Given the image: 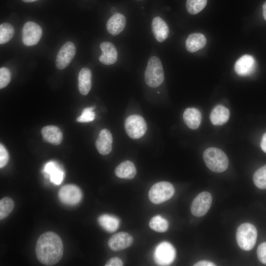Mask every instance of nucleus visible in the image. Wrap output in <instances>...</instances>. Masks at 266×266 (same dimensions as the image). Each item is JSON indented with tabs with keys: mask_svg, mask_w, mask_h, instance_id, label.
I'll use <instances>...</instances> for the list:
<instances>
[{
	"mask_svg": "<svg viewBox=\"0 0 266 266\" xmlns=\"http://www.w3.org/2000/svg\"><path fill=\"white\" fill-rule=\"evenodd\" d=\"M125 131L130 137L136 139L143 136L147 129L143 118L139 115H132L125 121Z\"/></svg>",
	"mask_w": 266,
	"mask_h": 266,
	"instance_id": "obj_6",
	"label": "nucleus"
},
{
	"mask_svg": "<svg viewBox=\"0 0 266 266\" xmlns=\"http://www.w3.org/2000/svg\"><path fill=\"white\" fill-rule=\"evenodd\" d=\"M144 79L147 85L151 88H156L163 82L164 69L158 57L153 56L149 59L145 71Z\"/></svg>",
	"mask_w": 266,
	"mask_h": 266,
	"instance_id": "obj_3",
	"label": "nucleus"
},
{
	"mask_svg": "<svg viewBox=\"0 0 266 266\" xmlns=\"http://www.w3.org/2000/svg\"><path fill=\"white\" fill-rule=\"evenodd\" d=\"M152 32L157 40L164 41L168 37L169 29L166 22L160 17H155L152 23Z\"/></svg>",
	"mask_w": 266,
	"mask_h": 266,
	"instance_id": "obj_18",
	"label": "nucleus"
},
{
	"mask_svg": "<svg viewBox=\"0 0 266 266\" xmlns=\"http://www.w3.org/2000/svg\"><path fill=\"white\" fill-rule=\"evenodd\" d=\"M149 225L152 230L159 233L166 232L168 228L167 221L160 215H156L152 217Z\"/></svg>",
	"mask_w": 266,
	"mask_h": 266,
	"instance_id": "obj_26",
	"label": "nucleus"
},
{
	"mask_svg": "<svg viewBox=\"0 0 266 266\" xmlns=\"http://www.w3.org/2000/svg\"><path fill=\"white\" fill-rule=\"evenodd\" d=\"M126 24L125 16L121 13L113 14L107 21L106 29L113 35L119 34L124 29Z\"/></svg>",
	"mask_w": 266,
	"mask_h": 266,
	"instance_id": "obj_16",
	"label": "nucleus"
},
{
	"mask_svg": "<svg viewBox=\"0 0 266 266\" xmlns=\"http://www.w3.org/2000/svg\"><path fill=\"white\" fill-rule=\"evenodd\" d=\"M113 138L110 132L104 129L100 131L99 137L96 141V147L101 155L108 154L112 150Z\"/></svg>",
	"mask_w": 266,
	"mask_h": 266,
	"instance_id": "obj_14",
	"label": "nucleus"
},
{
	"mask_svg": "<svg viewBox=\"0 0 266 266\" xmlns=\"http://www.w3.org/2000/svg\"><path fill=\"white\" fill-rule=\"evenodd\" d=\"M174 192L172 184L167 181H161L151 187L148 197L153 203L158 204L169 200L173 196Z\"/></svg>",
	"mask_w": 266,
	"mask_h": 266,
	"instance_id": "obj_5",
	"label": "nucleus"
},
{
	"mask_svg": "<svg viewBox=\"0 0 266 266\" xmlns=\"http://www.w3.org/2000/svg\"><path fill=\"white\" fill-rule=\"evenodd\" d=\"M76 53V47L71 41H67L59 50L56 58V66L59 69H64L69 65Z\"/></svg>",
	"mask_w": 266,
	"mask_h": 266,
	"instance_id": "obj_11",
	"label": "nucleus"
},
{
	"mask_svg": "<svg viewBox=\"0 0 266 266\" xmlns=\"http://www.w3.org/2000/svg\"><path fill=\"white\" fill-rule=\"evenodd\" d=\"M64 251L60 237L52 232H47L38 238L35 253L37 259L42 264L52 266L61 259Z\"/></svg>",
	"mask_w": 266,
	"mask_h": 266,
	"instance_id": "obj_1",
	"label": "nucleus"
},
{
	"mask_svg": "<svg viewBox=\"0 0 266 266\" xmlns=\"http://www.w3.org/2000/svg\"><path fill=\"white\" fill-rule=\"evenodd\" d=\"M44 172L49 176L50 181L55 185H60L65 176L64 171L59 165L52 161L45 165Z\"/></svg>",
	"mask_w": 266,
	"mask_h": 266,
	"instance_id": "obj_19",
	"label": "nucleus"
},
{
	"mask_svg": "<svg viewBox=\"0 0 266 266\" xmlns=\"http://www.w3.org/2000/svg\"><path fill=\"white\" fill-rule=\"evenodd\" d=\"M59 198L64 204L74 205L81 200L82 194L80 189L74 184H67L63 186L58 194Z\"/></svg>",
	"mask_w": 266,
	"mask_h": 266,
	"instance_id": "obj_10",
	"label": "nucleus"
},
{
	"mask_svg": "<svg viewBox=\"0 0 266 266\" xmlns=\"http://www.w3.org/2000/svg\"><path fill=\"white\" fill-rule=\"evenodd\" d=\"M203 158L207 167L214 172H222L228 167V158L226 154L219 148L210 147L206 149L204 151Z\"/></svg>",
	"mask_w": 266,
	"mask_h": 266,
	"instance_id": "obj_2",
	"label": "nucleus"
},
{
	"mask_svg": "<svg viewBox=\"0 0 266 266\" xmlns=\"http://www.w3.org/2000/svg\"><path fill=\"white\" fill-rule=\"evenodd\" d=\"M14 206L13 200L8 197H5L0 200V219L7 217L13 210Z\"/></svg>",
	"mask_w": 266,
	"mask_h": 266,
	"instance_id": "obj_28",
	"label": "nucleus"
},
{
	"mask_svg": "<svg viewBox=\"0 0 266 266\" xmlns=\"http://www.w3.org/2000/svg\"><path fill=\"white\" fill-rule=\"evenodd\" d=\"M98 221L104 230L109 233L115 232L120 225V220L110 214H104L100 216Z\"/></svg>",
	"mask_w": 266,
	"mask_h": 266,
	"instance_id": "obj_25",
	"label": "nucleus"
},
{
	"mask_svg": "<svg viewBox=\"0 0 266 266\" xmlns=\"http://www.w3.org/2000/svg\"><path fill=\"white\" fill-rule=\"evenodd\" d=\"M115 174L119 178L131 179L136 174L134 164L130 161H125L120 164L115 169Z\"/></svg>",
	"mask_w": 266,
	"mask_h": 266,
	"instance_id": "obj_24",
	"label": "nucleus"
},
{
	"mask_svg": "<svg viewBox=\"0 0 266 266\" xmlns=\"http://www.w3.org/2000/svg\"><path fill=\"white\" fill-rule=\"evenodd\" d=\"M117 8H116V7H112L111 8V9H110V12H111V13H112V14H114L117 13Z\"/></svg>",
	"mask_w": 266,
	"mask_h": 266,
	"instance_id": "obj_39",
	"label": "nucleus"
},
{
	"mask_svg": "<svg viewBox=\"0 0 266 266\" xmlns=\"http://www.w3.org/2000/svg\"></svg>",
	"mask_w": 266,
	"mask_h": 266,
	"instance_id": "obj_41",
	"label": "nucleus"
},
{
	"mask_svg": "<svg viewBox=\"0 0 266 266\" xmlns=\"http://www.w3.org/2000/svg\"><path fill=\"white\" fill-rule=\"evenodd\" d=\"M257 254L259 260L262 263L266 265V241L259 245Z\"/></svg>",
	"mask_w": 266,
	"mask_h": 266,
	"instance_id": "obj_34",
	"label": "nucleus"
},
{
	"mask_svg": "<svg viewBox=\"0 0 266 266\" xmlns=\"http://www.w3.org/2000/svg\"><path fill=\"white\" fill-rule=\"evenodd\" d=\"M42 34V31L40 26L33 22H27L22 29V42L27 46L34 45L40 40Z\"/></svg>",
	"mask_w": 266,
	"mask_h": 266,
	"instance_id": "obj_8",
	"label": "nucleus"
},
{
	"mask_svg": "<svg viewBox=\"0 0 266 266\" xmlns=\"http://www.w3.org/2000/svg\"><path fill=\"white\" fill-rule=\"evenodd\" d=\"M133 242L132 236L127 232H119L108 240V245L113 251H120L130 247Z\"/></svg>",
	"mask_w": 266,
	"mask_h": 266,
	"instance_id": "obj_12",
	"label": "nucleus"
},
{
	"mask_svg": "<svg viewBox=\"0 0 266 266\" xmlns=\"http://www.w3.org/2000/svg\"><path fill=\"white\" fill-rule=\"evenodd\" d=\"M11 72L10 70L5 67L0 68V89L5 87L10 82Z\"/></svg>",
	"mask_w": 266,
	"mask_h": 266,
	"instance_id": "obj_32",
	"label": "nucleus"
},
{
	"mask_svg": "<svg viewBox=\"0 0 266 266\" xmlns=\"http://www.w3.org/2000/svg\"><path fill=\"white\" fill-rule=\"evenodd\" d=\"M101 55L99 61L103 64L109 65L114 64L117 60V51L111 42L104 41L100 44Z\"/></svg>",
	"mask_w": 266,
	"mask_h": 266,
	"instance_id": "obj_15",
	"label": "nucleus"
},
{
	"mask_svg": "<svg viewBox=\"0 0 266 266\" xmlns=\"http://www.w3.org/2000/svg\"><path fill=\"white\" fill-rule=\"evenodd\" d=\"M22 0L25 2H32L35 1L37 0Z\"/></svg>",
	"mask_w": 266,
	"mask_h": 266,
	"instance_id": "obj_40",
	"label": "nucleus"
},
{
	"mask_svg": "<svg viewBox=\"0 0 266 266\" xmlns=\"http://www.w3.org/2000/svg\"><path fill=\"white\" fill-rule=\"evenodd\" d=\"M9 157L8 153L5 147L0 143V167L2 168L5 166L9 161Z\"/></svg>",
	"mask_w": 266,
	"mask_h": 266,
	"instance_id": "obj_33",
	"label": "nucleus"
},
{
	"mask_svg": "<svg viewBox=\"0 0 266 266\" xmlns=\"http://www.w3.org/2000/svg\"><path fill=\"white\" fill-rule=\"evenodd\" d=\"M78 89L83 95L88 94L92 87V72L88 67L82 68L78 75Z\"/></svg>",
	"mask_w": 266,
	"mask_h": 266,
	"instance_id": "obj_22",
	"label": "nucleus"
},
{
	"mask_svg": "<svg viewBox=\"0 0 266 266\" xmlns=\"http://www.w3.org/2000/svg\"><path fill=\"white\" fill-rule=\"evenodd\" d=\"M257 237L256 227L252 224L245 223L237 228L236 238L239 247L243 250L249 251L254 247Z\"/></svg>",
	"mask_w": 266,
	"mask_h": 266,
	"instance_id": "obj_4",
	"label": "nucleus"
},
{
	"mask_svg": "<svg viewBox=\"0 0 266 266\" xmlns=\"http://www.w3.org/2000/svg\"><path fill=\"white\" fill-rule=\"evenodd\" d=\"M194 266H216L213 263L207 261H200L196 263Z\"/></svg>",
	"mask_w": 266,
	"mask_h": 266,
	"instance_id": "obj_36",
	"label": "nucleus"
},
{
	"mask_svg": "<svg viewBox=\"0 0 266 266\" xmlns=\"http://www.w3.org/2000/svg\"><path fill=\"white\" fill-rule=\"evenodd\" d=\"M206 43L205 36L201 33L190 34L186 40L187 50L191 53L195 52L203 48Z\"/></svg>",
	"mask_w": 266,
	"mask_h": 266,
	"instance_id": "obj_20",
	"label": "nucleus"
},
{
	"mask_svg": "<svg viewBox=\"0 0 266 266\" xmlns=\"http://www.w3.org/2000/svg\"><path fill=\"white\" fill-rule=\"evenodd\" d=\"M229 116V109L222 105H218L211 111L210 120L214 125H222L228 121Z\"/></svg>",
	"mask_w": 266,
	"mask_h": 266,
	"instance_id": "obj_21",
	"label": "nucleus"
},
{
	"mask_svg": "<svg viewBox=\"0 0 266 266\" xmlns=\"http://www.w3.org/2000/svg\"><path fill=\"white\" fill-rule=\"evenodd\" d=\"M183 120L187 126L191 129H197L201 121V114L196 108H188L184 112Z\"/></svg>",
	"mask_w": 266,
	"mask_h": 266,
	"instance_id": "obj_23",
	"label": "nucleus"
},
{
	"mask_svg": "<svg viewBox=\"0 0 266 266\" xmlns=\"http://www.w3.org/2000/svg\"><path fill=\"white\" fill-rule=\"evenodd\" d=\"M256 67V61L254 57L250 55H245L240 58L235 63L234 70L240 76L251 74Z\"/></svg>",
	"mask_w": 266,
	"mask_h": 266,
	"instance_id": "obj_13",
	"label": "nucleus"
},
{
	"mask_svg": "<svg viewBox=\"0 0 266 266\" xmlns=\"http://www.w3.org/2000/svg\"><path fill=\"white\" fill-rule=\"evenodd\" d=\"M95 106L85 108L80 116L77 117L76 120L80 123H88L93 121L95 117V113L93 111Z\"/></svg>",
	"mask_w": 266,
	"mask_h": 266,
	"instance_id": "obj_31",
	"label": "nucleus"
},
{
	"mask_svg": "<svg viewBox=\"0 0 266 266\" xmlns=\"http://www.w3.org/2000/svg\"><path fill=\"white\" fill-rule=\"evenodd\" d=\"M14 29L9 23H3L0 25V43L4 44L8 42L13 36Z\"/></svg>",
	"mask_w": 266,
	"mask_h": 266,
	"instance_id": "obj_27",
	"label": "nucleus"
},
{
	"mask_svg": "<svg viewBox=\"0 0 266 266\" xmlns=\"http://www.w3.org/2000/svg\"><path fill=\"white\" fill-rule=\"evenodd\" d=\"M212 200L211 194L203 192L198 194L193 200L191 205L192 214L196 217L204 215L209 209Z\"/></svg>",
	"mask_w": 266,
	"mask_h": 266,
	"instance_id": "obj_9",
	"label": "nucleus"
},
{
	"mask_svg": "<svg viewBox=\"0 0 266 266\" xmlns=\"http://www.w3.org/2000/svg\"><path fill=\"white\" fill-rule=\"evenodd\" d=\"M43 140L55 145L60 144L63 139V133L57 126L48 125L44 127L41 131Z\"/></svg>",
	"mask_w": 266,
	"mask_h": 266,
	"instance_id": "obj_17",
	"label": "nucleus"
},
{
	"mask_svg": "<svg viewBox=\"0 0 266 266\" xmlns=\"http://www.w3.org/2000/svg\"><path fill=\"white\" fill-rule=\"evenodd\" d=\"M260 145L263 151L266 153V133L262 136Z\"/></svg>",
	"mask_w": 266,
	"mask_h": 266,
	"instance_id": "obj_37",
	"label": "nucleus"
},
{
	"mask_svg": "<svg viewBox=\"0 0 266 266\" xmlns=\"http://www.w3.org/2000/svg\"><path fill=\"white\" fill-rule=\"evenodd\" d=\"M253 181L258 188L266 189V165L256 171L253 175Z\"/></svg>",
	"mask_w": 266,
	"mask_h": 266,
	"instance_id": "obj_29",
	"label": "nucleus"
},
{
	"mask_svg": "<svg viewBox=\"0 0 266 266\" xmlns=\"http://www.w3.org/2000/svg\"><path fill=\"white\" fill-rule=\"evenodd\" d=\"M263 14L264 19L266 21V1L263 6Z\"/></svg>",
	"mask_w": 266,
	"mask_h": 266,
	"instance_id": "obj_38",
	"label": "nucleus"
},
{
	"mask_svg": "<svg viewBox=\"0 0 266 266\" xmlns=\"http://www.w3.org/2000/svg\"><path fill=\"white\" fill-rule=\"evenodd\" d=\"M175 257V249L168 242H162L155 248L154 259L158 265L168 266L174 261Z\"/></svg>",
	"mask_w": 266,
	"mask_h": 266,
	"instance_id": "obj_7",
	"label": "nucleus"
},
{
	"mask_svg": "<svg viewBox=\"0 0 266 266\" xmlns=\"http://www.w3.org/2000/svg\"><path fill=\"white\" fill-rule=\"evenodd\" d=\"M206 2L207 0H187L186 9L189 13L196 14L205 7Z\"/></svg>",
	"mask_w": 266,
	"mask_h": 266,
	"instance_id": "obj_30",
	"label": "nucleus"
},
{
	"mask_svg": "<svg viewBox=\"0 0 266 266\" xmlns=\"http://www.w3.org/2000/svg\"><path fill=\"white\" fill-rule=\"evenodd\" d=\"M123 265L122 260L118 257H113L106 263L105 266H122Z\"/></svg>",
	"mask_w": 266,
	"mask_h": 266,
	"instance_id": "obj_35",
	"label": "nucleus"
}]
</instances>
